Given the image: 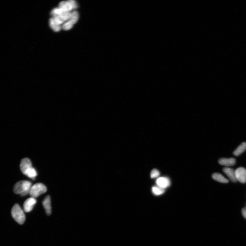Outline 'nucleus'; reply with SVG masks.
<instances>
[{"mask_svg": "<svg viewBox=\"0 0 246 246\" xmlns=\"http://www.w3.org/2000/svg\"><path fill=\"white\" fill-rule=\"evenodd\" d=\"M32 186V183L30 182L22 180L15 184L13 188V192L15 194L24 196L29 193Z\"/></svg>", "mask_w": 246, "mask_h": 246, "instance_id": "obj_1", "label": "nucleus"}, {"mask_svg": "<svg viewBox=\"0 0 246 246\" xmlns=\"http://www.w3.org/2000/svg\"><path fill=\"white\" fill-rule=\"evenodd\" d=\"M11 215L14 220L19 224L24 223L25 220V215L21 207L18 204H15L11 210Z\"/></svg>", "mask_w": 246, "mask_h": 246, "instance_id": "obj_2", "label": "nucleus"}, {"mask_svg": "<svg viewBox=\"0 0 246 246\" xmlns=\"http://www.w3.org/2000/svg\"><path fill=\"white\" fill-rule=\"evenodd\" d=\"M47 190V188L44 184L38 183L32 186L29 194L32 197L35 198L45 193Z\"/></svg>", "mask_w": 246, "mask_h": 246, "instance_id": "obj_3", "label": "nucleus"}, {"mask_svg": "<svg viewBox=\"0 0 246 246\" xmlns=\"http://www.w3.org/2000/svg\"><path fill=\"white\" fill-rule=\"evenodd\" d=\"M78 5L76 2L74 0H70L67 1H62L60 3L59 8L64 12H70L73 9L78 8Z\"/></svg>", "mask_w": 246, "mask_h": 246, "instance_id": "obj_4", "label": "nucleus"}, {"mask_svg": "<svg viewBox=\"0 0 246 246\" xmlns=\"http://www.w3.org/2000/svg\"><path fill=\"white\" fill-rule=\"evenodd\" d=\"M235 171L236 178L242 183L246 182V169L243 167L237 168Z\"/></svg>", "mask_w": 246, "mask_h": 246, "instance_id": "obj_5", "label": "nucleus"}, {"mask_svg": "<svg viewBox=\"0 0 246 246\" xmlns=\"http://www.w3.org/2000/svg\"><path fill=\"white\" fill-rule=\"evenodd\" d=\"M33 168L31 161L28 158L22 159L20 163V168L23 174L25 175L27 172Z\"/></svg>", "mask_w": 246, "mask_h": 246, "instance_id": "obj_6", "label": "nucleus"}, {"mask_svg": "<svg viewBox=\"0 0 246 246\" xmlns=\"http://www.w3.org/2000/svg\"><path fill=\"white\" fill-rule=\"evenodd\" d=\"M36 202V199L33 197L26 199L24 205V208L25 212H30L33 210L34 206Z\"/></svg>", "mask_w": 246, "mask_h": 246, "instance_id": "obj_7", "label": "nucleus"}, {"mask_svg": "<svg viewBox=\"0 0 246 246\" xmlns=\"http://www.w3.org/2000/svg\"><path fill=\"white\" fill-rule=\"evenodd\" d=\"M156 183L157 186L161 188H166L170 186L171 182L170 179L168 178L163 177L159 178L156 180Z\"/></svg>", "mask_w": 246, "mask_h": 246, "instance_id": "obj_8", "label": "nucleus"}, {"mask_svg": "<svg viewBox=\"0 0 246 246\" xmlns=\"http://www.w3.org/2000/svg\"><path fill=\"white\" fill-rule=\"evenodd\" d=\"M43 205L45 210L46 214L50 215L51 213V199L49 195H47L44 200Z\"/></svg>", "mask_w": 246, "mask_h": 246, "instance_id": "obj_9", "label": "nucleus"}, {"mask_svg": "<svg viewBox=\"0 0 246 246\" xmlns=\"http://www.w3.org/2000/svg\"><path fill=\"white\" fill-rule=\"evenodd\" d=\"M223 171L227 175L232 181L234 182L237 181L236 177L235 171L233 169L227 167L224 168Z\"/></svg>", "mask_w": 246, "mask_h": 246, "instance_id": "obj_10", "label": "nucleus"}, {"mask_svg": "<svg viewBox=\"0 0 246 246\" xmlns=\"http://www.w3.org/2000/svg\"><path fill=\"white\" fill-rule=\"evenodd\" d=\"M218 163L223 166H232L235 164L236 160L234 158H222L219 160Z\"/></svg>", "mask_w": 246, "mask_h": 246, "instance_id": "obj_11", "label": "nucleus"}, {"mask_svg": "<svg viewBox=\"0 0 246 246\" xmlns=\"http://www.w3.org/2000/svg\"><path fill=\"white\" fill-rule=\"evenodd\" d=\"M213 179L216 181L222 183H227L229 182L228 180L224 176L218 173H215L212 175Z\"/></svg>", "mask_w": 246, "mask_h": 246, "instance_id": "obj_12", "label": "nucleus"}, {"mask_svg": "<svg viewBox=\"0 0 246 246\" xmlns=\"http://www.w3.org/2000/svg\"><path fill=\"white\" fill-rule=\"evenodd\" d=\"M246 149V143L243 142L239 146L233 153L234 155L238 156L244 152Z\"/></svg>", "mask_w": 246, "mask_h": 246, "instance_id": "obj_13", "label": "nucleus"}, {"mask_svg": "<svg viewBox=\"0 0 246 246\" xmlns=\"http://www.w3.org/2000/svg\"><path fill=\"white\" fill-rule=\"evenodd\" d=\"M152 191L154 195H159L163 194L164 193L165 190L163 188L157 186L152 187Z\"/></svg>", "mask_w": 246, "mask_h": 246, "instance_id": "obj_14", "label": "nucleus"}, {"mask_svg": "<svg viewBox=\"0 0 246 246\" xmlns=\"http://www.w3.org/2000/svg\"><path fill=\"white\" fill-rule=\"evenodd\" d=\"M50 25L52 29L56 32L60 31L61 29L60 25H57L54 20L53 18L50 19Z\"/></svg>", "mask_w": 246, "mask_h": 246, "instance_id": "obj_15", "label": "nucleus"}, {"mask_svg": "<svg viewBox=\"0 0 246 246\" xmlns=\"http://www.w3.org/2000/svg\"><path fill=\"white\" fill-rule=\"evenodd\" d=\"M79 19V14L77 11H74L71 13V17L68 20L74 24L78 21Z\"/></svg>", "mask_w": 246, "mask_h": 246, "instance_id": "obj_16", "label": "nucleus"}, {"mask_svg": "<svg viewBox=\"0 0 246 246\" xmlns=\"http://www.w3.org/2000/svg\"><path fill=\"white\" fill-rule=\"evenodd\" d=\"M71 15V13L65 12L59 15V16L65 22L68 21L70 19Z\"/></svg>", "mask_w": 246, "mask_h": 246, "instance_id": "obj_17", "label": "nucleus"}, {"mask_svg": "<svg viewBox=\"0 0 246 246\" xmlns=\"http://www.w3.org/2000/svg\"><path fill=\"white\" fill-rule=\"evenodd\" d=\"M73 25L70 21L68 20L64 23L62 28L64 30H69L72 28Z\"/></svg>", "mask_w": 246, "mask_h": 246, "instance_id": "obj_18", "label": "nucleus"}, {"mask_svg": "<svg viewBox=\"0 0 246 246\" xmlns=\"http://www.w3.org/2000/svg\"><path fill=\"white\" fill-rule=\"evenodd\" d=\"M52 18H53L55 22L58 25H60L61 24H62L64 22L59 15L54 16Z\"/></svg>", "mask_w": 246, "mask_h": 246, "instance_id": "obj_19", "label": "nucleus"}, {"mask_svg": "<svg viewBox=\"0 0 246 246\" xmlns=\"http://www.w3.org/2000/svg\"><path fill=\"white\" fill-rule=\"evenodd\" d=\"M159 175L160 172L157 169H153L151 172V178L152 179L157 178L159 176Z\"/></svg>", "mask_w": 246, "mask_h": 246, "instance_id": "obj_20", "label": "nucleus"}, {"mask_svg": "<svg viewBox=\"0 0 246 246\" xmlns=\"http://www.w3.org/2000/svg\"><path fill=\"white\" fill-rule=\"evenodd\" d=\"M242 214L243 217L246 219V207H244L242 210Z\"/></svg>", "mask_w": 246, "mask_h": 246, "instance_id": "obj_21", "label": "nucleus"}]
</instances>
